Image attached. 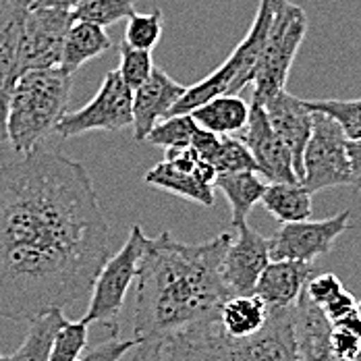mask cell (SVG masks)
<instances>
[{"label":"cell","instance_id":"obj_1","mask_svg":"<svg viewBox=\"0 0 361 361\" xmlns=\"http://www.w3.org/2000/svg\"><path fill=\"white\" fill-rule=\"evenodd\" d=\"M109 255V220L81 162L39 147L0 164L2 320L79 301Z\"/></svg>","mask_w":361,"mask_h":361},{"label":"cell","instance_id":"obj_2","mask_svg":"<svg viewBox=\"0 0 361 361\" xmlns=\"http://www.w3.org/2000/svg\"><path fill=\"white\" fill-rule=\"evenodd\" d=\"M231 239L220 233L204 243H183L169 231L147 239L135 276V341L218 318L220 305L231 297L220 274Z\"/></svg>","mask_w":361,"mask_h":361},{"label":"cell","instance_id":"obj_3","mask_svg":"<svg viewBox=\"0 0 361 361\" xmlns=\"http://www.w3.org/2000/svg\"><path fill=\"white\" fill-rule=\"evenodd\" d=\"M135 351L156 361H299L295 310H268L266 324L252 336H228L218 318H210L166 336L137 341Z\"/></svg>","mask_w":361,"mask_h":361},{"label":"cell","instance_id":"obj_4","mask_svg":"<svg viewBox=\"0 0 361 361\" xmlns=\"http://www.w3.org/2000/svg\"><path fill=\"white\" fill-rule=\"evenodd\" d=\"M73 75L63 69H30L17 79L6 110V142L19 156L42 147L63 118L71 98Z\"/></svg>","mask_w":361,"mask_h":361},{"label":"cell","instance_id":"obj_5","mask_svg":"<svg viewBox=\"0 0 361 361\" xmlns=\"http://www.w3.org/2000/svg\"><path fill=\"white\" fill-rule=\"evenodd\" d=\"M272 15L264 48L253 73L252 104H264L268 98L287 90L290 67L307 34V15L289 0H270Z\"/></svg>","mask_w":361,"mask_h":361},{"label":"cell","instance_id":"obj_6","mask_svg":"<svg viewBox=\"0 0 361 361\" xmlns=\"http://www.w3.org/2000/svg\"><path fill=\"white\" fill-rule=\"evenodd\" d=\"M270 15H272L270 0H259L257 13H255V19H253L247 36L239 42V46L231 52V56L218 67L216 71H212L202 81L189 85L185 90V94L179 98V102L169 110L166 116L187 114L193 109H197L200 104L208 102L210 98L224 96V94H239L245 85H250L253 81V73L257 67L262 48H264Z\"/></svg>","mask_w":361,"mask_h":361},{"label":"cell","instance_id":"obj_7","mask_svg":"<svg viewBox=\"0 0 361 361\" xmlns=\"http://www.w3.org/2000/svg\"><path fill=\"white\" fill-rule=\"evenodd\" d=\"M145 237L142 224H133L125 245L109 255L92 283V297L83 320L87 324L100 322L110 332H118V314L125 305L129 287L135 283L137 268L145 252Z\"/></svg>","mask_w":361,"mask_h":361},{"label":"cell","instance_id":"obj_8","mask_svg":"<svg viewBox=\"0 0 361 361\" xmlns=\"http://www.w3.org/2000/svg\"><path fill=\"white\" fill-rule=\"evenodd\" d=\"M301 185L314 195L318 191L351 185L347 135L322 112H314V125L301 158Z\"/></svg>","mask_w":361,"mask_h":361},{"label":"cell","instance_id":"obj_9","mask_svg":"<svg viewBox=\"0 0 361 361\" xmlns=\"http://www.w3.org/2000/svg\"><path fill=\"white\" fill-rule=\"evenodd\" d=\"M133 125V92L116 71H110L96 96L79 110L65 112L54 133L63 140L85 135L90 131H123Z\"/></svg>","mask_w":361,"mask_h":361},{"label":"cell","instance_id":"obj_10","mask_svg":"<svg viewBox=\"0 0 361 361\" xmlns=\"http://www.w3.org/2000/svg\"><path fill=\"white\" fill-rule=\"evenodd\" d=\"M216 177V171L191 145H180L166 147L164 160L152 166L144 180L149 187L212 208Z\"/></svg>","mask_w":361,"mask_h":361},{"label":"cell","instance_id":"obj_11","mask_svg":"<svg viewBox=\"0 0 361 361\" xmlns=\"http://www.w3.org/2000/svg\"><path fill=\"white\" fill-rule=\"evenodd\" d=\"M73 23L71 8L25 0L21 21V65L30 69H54L61 65L65 36Z\"/></svg>","mask_w":361,"mask_h":361},{"label":"cell","instance_id":"obj_12","mask_svg":"<svg viewBox=\"0 0 361 361\" xmlns=\"http://www.w3.org/2000/svg\"><path fill=\"white\" fill-rule=\"evenodd\" d=\"M351 210H343L324 220L285 222L270 239V259H297L314 264L318 257L332 252L334 243L347 233Z\"/></svg>","mask_w":361,"mask_h":361},{"label":"cell","instance_id":"obj_13","mask_svg":"<svg viewBox=\"0 0 361 361\" xmlns=\"http://www.w3.org/2000/svg\"><path fill=\"white\" fill-rule=\"evenodd\" d=\"M241 142L252 152L257 175L268 183H301L293 154L270 127L264 106L250 104V118L241 131Z\"/></svg>","mask_w":361,"mask_h":361},{"label":"cell","instance_id":"obj_14","mask_svg":"<svg viewBox=\"0 0 361 361\" xmlns=\"http://www.w3.org/2000/svg\"><path fill=\"white\" fill-rule=\"evenodd\" d=\"M239 235L231 239L222 255L220 274L228 295H252L262 270L270 262L268 239L262 237L247 222L237 226Z\"/></svg>","mask_w":361,"mask_h":361},{"label":"cell","instance_id":"obj_15","mask_svg":"<svg viewBox=\"0 0 361 361\" xmlns=\"http://www.w3.org/2000/svg\"><path fill=\"white\" fill-rule=\"evenodd\" d=\"M25 0L0 2V144L6 142V110L13 87L23 73L21 21Z\"/></svg>","mask_w":361,"mask_h":361},{"label":"cell","instance_id":"obj_16","mask_svg":"<svg viewBox=\"0 0 361 361\" xmlns=\"http://www.w3.org/2000/svg\"><path fill=\"white\" fill-rule=\"evenodd\" d=\"M264 112L268 116L270 127L274 133L283 140V144L289 147L293 154V162L297 169V175L301 179V158L303 149L307 145V140L312 135V125H314V112L305 106V102L290 92L283 90L276 96L268 98L264 104Z\"/></svg>","mask_w":361,"mask_h":361},{"label":"cell","instance_id":"obj_17","mask_svg":"<svg viewBox=\"0 0 361 361\" xmlns=\"http://www.w3.org/2000/svg\"><path fill=\"white\" fill-rule=\"evenodd\" d=\"M185 85L175 81L171 75L158 67L133 92V137L145 142L152 127L169 114L179 98L185 94Z\"/></svg>","mask_w":361,"mask_h":361},{"label":"cell","instance_id":"obj_18","mask_svg":"<svg viewBox=\"0 0 361 361\" xmlns=\"http://www.w3.org/2000/svg\"><path fill=\"white\" fill-rule=\"evenodd\" d=\"M314 274V264L297 259H270L262 270L253 293L268 310L289 307L297 301L307 279Z\"/></svg>","mask_w":361,"mask_h":361},{"label":"cell","instance_id":"obj_19","mask_svg":"<svg viewBox=\"0 0 361 361\" xmlns=\"http://www.w3.org/2000/svg\"><path fill=\"white\" fill-rule=\"evenodd\" d=\"M295 310V338L299 361H343L330 351L332 324L324 312L312 303L303 290L293 303Z\"/></svg>","mask_w":361,"mask_h":361},{"label":"cell","instance_id":"obj_20","mask_svg":"<svg viewBox=\"0 0 361 361\" xmlns=\"http://www.w3.org/2000/svg\"><path fill=\"white\" fill-rule=\"evenodd\" d=\"M110 48H112V39L104 32V27L87 21H73L65 36L59 69L75 75L85 63L102 56Z\"/></svg>","mask_w":361,"mask_h":361},{"label":"cell","instance_id":"obj_21","mask_svg":"<svg viewBox=\"0 0 361 361\" xmlns=\"http://www.w3.org/2000/svg\"><path fill=\"white\" fill-rule=\"evenodd\" d=\"M193 121L216 135H233L241 133L250 118V104L239 94H224L210 98L189 112Z\"/></svg>","mask_w":361,"mask_h":361},{"label":"cell","instance_id":"obj_22","mask_svg":"<svg viewBox=\"0 0 361 361\" xmlns=\"http://www.w3.org/2000/svg\"><path fill=\"white\" fill-rule=\"evenodd\" d=\"M266 180L257 177V173L243 171V173H226L218 175L214 189H220L224 197L231 204V224L237 228L243 222H247V216L262 200V193L266 189Z\"/></svg>","mask_w":361,"mask_h":361},{"label":"cell","instance_id":"obj_23","mask_svg":"<svg viewBox=\"0 0 361 361\" xmlns=\"http://www.w3.org/2000/svg\"><path fill=\"white\" fill-rule=\"evenodd\" d=\"M266 320H268V307L255 293L228 297L218 312V322L222 330L235 338L252 336L266 324Z\"/></svg>","mask_w":361,"mask_h":361},{"label":"cell","instance_id":"obj_24","mask_svg":"<svg viewBox=\"0 0 361 361\" xmlns=\"http://www.w3.org/2000/svg\"><path fill=\"white\" fill-rule=\"evenodd\" d=\"M259 202L283 224L307 220L314 212L312 193L301 183H268Z\"/></svg>","mask_w":361,"mask_h":361},{"label":"cell","instance_id":"obj_25","mask_svg":"<svg viewBox=\"0 0 361 361\" xmlns=\"http://www.w3.org/2000/svg\"><path fill=\"white\" fill-rule=\"evenodd\" d=\"M65 320L67 318H65L63 310H52L48 314H42L34 320H30V328H27V334H25L21 347L0 361H48L52 338H54L56 330L65 324Z\"/></svg>","mask_w":361,"mask_h":361},{"label":"cell","instance_id":"obj_26","mask_svg":"<svg viewBox=\"0 0 361 361\" xmlns=\"http://www.w3.org/2000/svg\"><path fill=\"white\" fill-rule=\"evenodd\" d=\"M71 13L73 21L109 27L135 13V0H81L73 6Z\"/></svg>","mask_w":361,"mask_h":361},{"label":"cell","instance_id":"obj_27","mask_svg":"<svg viewBox=\"0 0 361 361\" xmlns=\"http://www.w3.org/2000/svg\"><path fill=\"white\" fill-rule=\"evenodd\" d=\"M208 162L216 171V175L243 173V171L257 173L252 152L241 142V137H235V135H220L216 149Z\"/></svg>","mask_w":361,"mask_h":361},{"label":"cell","instance_id":"obj_28","mask_svg":"<svg viewBox=\"0 0 361 361\" xmlns=\"http://www.w3.org/2000/svg\"><path fill=\"white\" fill-rule=\"evenodd\" d=\"M312 112L330 116L347 135V140H361V98L353 100H303Z\"/></svg>","mask_w":361,"mask_h":361},{"label":"cell","instance_id":"obj_29","mask_svg":"<svg viewBox=\"0 0 361 361\" xmlns=\"http://www.w3.org/2000/svg\"><path fill=\"white\" fill-rule=\"evenodd\" d=\"M197 129V123L193 116L187 114H173L160 118L152 131L147 133L145 142L152 145H162V147H180V145L191 144V137Z\"/></svg>","mask_w":361,"mask_h":361},{"label":"cell","instance_id":"obj_30","mask_svg":"<svg viewBox=\"0 0 361 361\" xmlns=\"http://www.w3.org/2000/svg\"><path fill=\"white\" fill-rule=\"evenodd\" d=\"M162 37V11L156 8L152 13H133L127 17V27H125V37L133 48L140 50H154Z\"/></svg>","mask_w":361,"mask_h":361},{"label":"cell","instance_id":"obj_31","mask_svg":"<svg viewBox=\"0 0 361 361\" xmlns=\"http://www.w3.org/2000/svg\"><path fill=\"white\" fill-rule=\"evenodd\" d=\"M87 330L90 324L81 318L77 322L65 320L52 338L48 361H75L87 349Z\"/></svg>","mask_w":361,"mask_h":361},{"label":"cell","instance_id":"obj_32","mask_svg":"<svg viewBox=\"0 0 361 361\" xmlns=\"http://www.w3.org/2000/svg\"><path fill=\"white\" fill-rule=\"evenodd\" d=\"M154 67L156 65L149 50H140L129 46L127 42H121V63L116 73L131 92H135L144 83L149 73L154 71Z\"/></svg>","mask_w":361,"mask_h":361},{"label":"cell","instance_id":"obj_33","mask_svg":"<svg viewBox=\"0 0 361 361\" xmlns=\"http://www.w3.org/2000/svg\"><path fill=\"white\" fill-rule=\"evenodd\" d=\"M137 345L135 338H118V332H110L106 341H102L100 345L85 349L75 361H118L125 357L129 351H133Z\"/></svg>","mask_w":361,"mask_h":361},{"label":"cell","instance_id":"obj_34","mask_svg":"<svg viewBox=\"0 0 361 361\" xmlns=\"http://www.w3.org/2000/svg\"><path fill=\"white\" fill-rule=\"evenodd\" d=\"M343 289L345 287H343V283H341V279L336 274H332V272H320V274H312L307 279V283L303 287V295L312 303H316L318 307H322V305H326L334 295H338Z\"/></svg>","mask_w":361,"mask_h":361},{"label":"cell","instance_id":"obj_35","mask_svg":"<svg viewBox=\"0 0 361 361\" xmlns=\"http://www.w3.org/2000/svg\"><path fill=\"white\" fill-rule=\"evenodd\" d=\"M361 349V336L332 328L330 332V351L334 353V357L343 361H353L357 357Z\"/></svg>","mask_w":361,"mask_h":361},{"label":"cell","instance_id":"obj_36","mask_svg":"<svg viewBox=\"0 0 361 361\" xmlns=\"http://www.w3.org/2000/svg\"><path fill=\"white\" fill-rule=\"evenodd\" d=\"M355 305H357L355 297H353L347 289H343L338 295H334L326 305H322L320 310L324 312V316L330 320V324H332V322H336L338 318H343L345 314L353 312Z\"/></svg>","mask_w":361,"mask_h":361},{"label":"cell","instance_id":"obj_37","mask_svg":"<svg viewBox=\"0 0 361 361\" xmlns=\"http://www.w3.org/2000/svg\"><path fill=\"white\" fill-rule=\"evenodd\" d=\"M347 156L351 169V187L361 191V140H347Z\"/></svg>","mask_w":361,"mask_h":361},{"label":"cell","instance_id":"obj_38","mask_svg":"<svg viewBox=\"0 0 361 361\" xmlns=\"http://www.w3.org/2000/svg\"><path fill=\"white\" fill-rule=\"evenodd\" d=\"M332 328H338V330H345V332H351V334L361 336V322L355 310L349 312V314H345V316L338 318L336 322H332Z\"/></svg>","mask_w":361,"mask_h":361},{"label":"cell","instance_id":"obj_39","mask_svg":"<svg viewBox=\"0 0 361 361\" xmlns=\"http://www.w3.org/2000/svg\"><path fill=\"white\" fill-rule=\"evenodd\" d=\"M37 4H50V6H65V8H73L77 2L81 0H34Z\"/></svg>","mask_w":361,"mask_h":361},{"label":"cell","instance_id":"obj_40","mask_svg":"<svg viewBox=\"0 0 361 361\" xmlns=\"http://www.w3.org/2000/svg\"><path fill=\"white\" fill-rule=\"evenodd\" d=\"M135 361H156V360L147 357L145 353H140V351H135Z\"/></svg>","mask_w":361,"mask_h":361},{"label":"cell","instance_id":"obj_41","mask_svg":"<svg viewBox=\"0 0 361 361\" xmlns=\"http://www.w3.org/2000/svg\"><path fill=\"white\" fill-rule=\"evenodd\" d=\"M355 312H357V316H360V322H361V301H357V305H355Z\"/></svg>","mask_w":361,"mask_h":361},{"label":"cell","instance_id":"obj_42","mask_svg":"<svg viewBox=\"0 0 361 361\" xmlns=\"http://www.w3.org/2000/svg\"><path fill=\"white\" fill-rule=\"evenodd\" d=\"M353 361H361V349H360V353H357V357H355Z\"/></svg>","mask_w":361,"mask_h":361},{"label":"cell","instance_id":"obj_43","mask_svg":"<svg viewBox=\"0 0 361 361\" xmlns=\"http://www.w3.org/2000/svg\"><path fill=\"white\" fill-rule=\"evenodd\" d=\"M0 360H2V355H0Z\"/></svg>","mask_w":361,"mask_h":361}]
</instances>
